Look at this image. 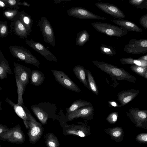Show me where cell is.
<instances>
[{
	"mask_svg": "<svg viewBox=\"0 0 147 147\" xmlns=\"http://www.w3.org/2000/svg\"><path fill=\"white\" fill-rule=\"evenodd\" d=\"M13 70L16 79H17L22 86L24 90L30 79L31 71L23 65L14 62Z\"/></svg>",
	"mask_w": 147,
	"mask_h": 147,
	"instance_id": "obj_10",
	"label": "cell"
},
{
	"mask_svg": "<svg viewBox=\"0 0 147 147\" xmlns=\"http://www.w3.org/2000/svg\"><path fill=\"white\" fill-rule=\"evenodd\" d=\"M19 19L30 34L33 23V20L31 16L24 11H20Z\"/></svg>",
	"mask_w": 147,
	"mask_h": 147,
	"instance_id": "obj_22",
	"label": "cell"
},
{
	"mask_svg": "<svg viewBox=\"0 0 147 147\" xmlns=\"http://www.w3.org/2000/svg\"><path fill=\"white\" fill-rule=\"evenodd\" d=\"M121 134V133L119 131H114L113 134V136L117 137L119 136Z\"/></svg>",
	"mask_w": 147,
	"mask_h": 147,
	"instance_id": "obj_41",
	"label": "cell"
},
{
	"mask_svg": "<svg viewBox=\"0 0 147 147\" xmlns=\"http://www.w3.org/2000/svg\"><path fill=\"white\" fill-rule=\"evenodd\" d=\"M138 59L147 61V55H145L139 57Z\"/></svg>",
	"mask_w": 147,
	"mask_h": 147,
	"instance_id": "obj_42",
	"label": "cell"
},
{
	"mask_svg": "<svg viewBox=\"0 0 147 147\" xmlns=\"http://www.w3.org/2000/svg\"><path fill=\"white\" fill-rule=\"evenodd\" d=\"M45 77L43 73L41 71L37 70L31 71L30 82L33 85L39 86L44 82Z\"/></svg>",
	"mask_w": 147,
	"mask_h": 147,
	"instance_id": "obj_23",
	"label": "cell"
},
{
	"mask_svg": "<svg viewBox=\"0 0 147 147\" xmlns=\"http://www.w3.org/2000/svg\"><path fill=\"white\" fill-rule=\"evenodd\" d=\"M20 5H23L24 6L29 7L30 6V4L28 3L27 2L23 1V2H20Z\"/></svg>",
	"mask_w": 147,
	"mask_h": 147,
	"instance_id": "obj_40",
	"label": "cell"
},
{
	"mask_svg": "<svg viewBox=\"0 0 147 147\" xmlns=\"http://www.w3.org/2000/svg\"><path fill=\"white\" fill-rule=\"evenodd\" d=\"M12 74L8 62L2 53L0 47V78L1 80L6 78L8 74Z\"/></svg>",
	"mask_w": 147,
	"mask_h": 147,
	"instance_id": "obj_20",
	"label": "cell"
},
{
	"mask_svg": "<svg viewBox=\"0 0 147 147\" xmlns=\"http://www.w3.org/2000/svg\"><path fill=\"white\" fill-rule=\"evenodd\" d=\"M9 49L14 58L37 67L40 65L39 60L26 48L19 46L10 45Z\"/></svg>",
	"mask_w": 147,
	"mask_h": 147,
	"instance_id": "obj_3",
	"label": "cell"
},
{
	"mask_svg": "<svg viewBox=\"0 0 147 147\" xmlns=\"http://www.w3.org/2000/svg\"><path fill=\"white\" fill-rule=\"evenodd\" d=\"M99 48L102 53L107 55L112 56L115 55L116 53L115 49L110 46L101 44Z\"/></svg>",
	"mask_w": 147,
	"mask_h": 147,
	"instance_id": "obj_30",
	"label": "cell"
},
{
	"mask_svg": "<svg viewBox=\"0 0 147 147\" xmlns=\"http://www.w3.org/2000/svg\"><path fill=\"white\" fill-rule=\"evenodd\" d=\"M93 64L101 71L109 74L113 80H126L136 83L137 79L134 76L122 68L108 63L103 61L94 60Z\"/></svg>",
	"mask_w": 147,
	"mask_h": 147,
	"instance_id": "obj_1",
	"label": "cell"
},
{
	"mask_svg": "<svg viewBox=\"0 0 147 147\" xmlns=\"http://www.w3.org/2000/svg\"><path fill=\"white\" fill-rule=\"evenodd\" d=\"M9 32L7 21H1L0 20V37L3 38L6 37Z\"/></svg>",
	"mask_w": 147,
	"mask_h": 147,
	"instance_id": "obj_34",
	"label": "cell"
},
{
	"mask_svg": "<svg viewBox=\"0 0 147 147\" xmlns=\"http://www.w3.org/2000/svg\"><path fill=\"white\" fill-rule=\"evenodd\" d=\"M38 25L42 33L44 41L54 47L55 43L54 32L48 19L45 16L42 17L38 22Z\"/></svg>",
	"mask_w": 147,
	"mask_h": 147,
	"instance_id": "obj_7",
	"label": "cell"
},
{
	"mask_svg": "<svg viewBox=\"0 0 147 147\" xmlns=\"http://www.w3.org/2000/svg\"><path fill=\"white\" fill-rule=\"evenodd\" d=\"M130 68L133 71L142 77H144L147 71V66L142 67L133 65L130 67Z\"/></svg>",
	"mask_w": 147,
	"mask_h": 147,
	"instance_id": "obj_35",
	"label": "cell"
},
{
	"mask_svg": "<svg viewBox=\"0 0 147 147\" xmlns=\"http://www.w3.org/2000/svg\"><path fill=\"white\" fill-rule=\"evenodd\" d=\"M5 4V7L11 9H18L20 5V0H2Z\"/></svg>",
	"mask_w": 147,
	"mask_h": 147,
	"instance_id": "obj_33",
	"label": "cell"
},
{
	"mask_svg": "<svg viewBox=\"0 0 147 147\" xmlns=\"http://www.w3.org/2000/svg\"><path fill=\"white\" fill-rule=\"evenodd\" d=\"M142 138V140L145 141H147V135H143Z\"/></svg>",
	"mask_w": 147,
	"mask_h": 147,
	"instance_id": "obj_45",
	"label": "cell"
},
{
	"mask_svg": "<svg viewBox=\"0 0 147 147\" xmlns=\"http://www.w3.org/2000/svg\"><path fill=\"white\" fill-rule=\"evenodd\" d=\"M67 13L70 16L79 19L105 20V18L97 15L82 7H72L67 10Z\"/></svg>",
	"mask_w": 147,
	"mask_h": 147,
	"instance_id": "obj_11",
	"label": "cell"
},
{
	"mask_svg": "<svg viewBox=\"0 0 147 147\" xmlns=\"http://www.w3.org/2000/svg\"><path fill=\"white\" fill-rule=\"evenodd\" d=\"M28 114L29 120L28 121L29 129L27 134L30 143L34 144L41 138L44 132V129L41 123L35 120L29 111Z\"/></svg>",
	"mask_w": 147,
	"mask_h": 147,
	"instance_id": "obj_6",
	"label": "cell"
},
{
	"mask_svg": "<svg viewBox=\"0 0 147 147\" xmlns=\"http://www.w3.org/2000/svg\"><path fill=\"white\" fill-rule=\"evenodd\" d=\"M24 124L26 127V128L28 129H29V127L28 124V121L23 120Z\"/></svg>",
	"mask_w": 147,
	"mask_h": 147,
	"instance_id": "obj_43",
	"label": "cell"
},
{
	"mask_svg": "<svg viewBox=\"0 0 147 147\" xmlns=\"http://www.w3.org/2000/svg\"><path fill=\"white\" fill-rule=\"evenodd\" d=\"M5 101L13 108L16 114L23 120L27 121L29 120V118L28 114L29 111L24 105L21 106L17 104H15L7 98H5Z\"/></svg>",
	"mask_w": 147,
	"mask_h": 147,
	"instance_id": "obj_19",
	"label": "cell"
},
{
	"mask_svg": "<svg viewBox=\"0 0 147 147\" xmlns=\"http://www.w3.org/2000/svg\"><path fill=\"white\" fill-rule=\"evenodd\" d=\"M111 22L119 27L125 29L127 31L141 32L143 30L137 25L131 21L124 19L111 20Z\"/></svg>",
	"mask_w": 147,
	"mask_h": 147,
	"instance_id": "obj_17",
	"label": "cell"
},
{
	"mask_svg": "<svg viewBox=\"0 0 147 147\" xmlns=\"http://www.w3.org/2000/svg\"><path fill=\"white\" fill-rule=\"evenodd\" d=\"M95 5L103 11L118 19H122L125 17L123 12L114 4L109 3L98 2L95 3Z\"/></svg>",
	"mask_w": 147,
	"mask_h": 147,
	"instance_id": "obj_13",
	"label": "cell"
},
{
	"mask_svg": "<svg viewBox=\"0 0 147 147\" xmlns=\"http://www.w3.org/2000/svg\"><path fill=\"white\" fill-rule=\"evenodd\" d=\"M1 147V144H0V147Z\"/></svg>",
	"mask_w": 147,
	"mask_h": 147,
	"instance_id": "obj_49",
	"label": "cell"
},
{
	"mask_svg": "<svg viewBox=\"0 0 147 147\" xmlns=\"http://www.w3.org/2000/svg\"><path fill=\"white\" fill-rule=\"evenodd\" d=\"M25 41L27 45L47 60L50 61L57 62V59L55 55L41 43L34 41L32 39L26 40Z\"/></svg>",
	"mask_w": 147,
	"mask_h": 147,
	"instance_id": "obj_12",
	"label": "cell"
},
{
	"mask_svg": "<svg viewBox=\"0 0 147 147\" xmlns=\"http://www.w3.org/2000/svg\"><path fill=\"white\" fill-rule=\"evenodd\" d=\"M118 113L117 112H114L110 113L108 117L109 118H111L113 122L117 121V118Z\"/></svg>",
	"mask_w": 147,
	"mask_h": 147,
	"instance_id": "obj_37",
	"label": "cell"
},
{
	"mask_svg": "<svg viewBox=\"0 0 147 147\" xmlns=\"http://www.w3.org/2000/svg\"><path fill=\"white\" fill-rule=\"evenodd\" d=\"M45 143L47 147H59L60 143L57 138L53 133H48L45 135Z\"/></svg>",
	"mask_w": 147,
	"mask_h": 147,
	"instance_id": "obj_25",
	"label": "cell"
},
{
	"mask_svg": "<svg viewBox=\"0 0 147 147\" xmlns=\"http://www.w3.org/2000/svg\"><path fill=\"white\" fill-rule=\"evenodd\" d=\"M2 90V89L1 87V86H0V91L1 90Z\"/></svg>",
	"mask_w": 147,
	"mask_h": 147,
	"instance_id": "obj_48",
	"label": "cell"
},
{
	"mask_svg": "<svg viewBox=\"0 0 147 147\" xmlns=\"http://www.w3.org/2000/svg\"><path fill=\"white\" fill-rule=\"evenodd\" d=\"M10 30L21 38L25 39L30 35L19 19L11 22Z\"/></svg>",
	"mask_w": 147,
	"mask_h": 147,
	"instance_id": "obj_16",
	"label": "cell"
},
{
	"mask_svg": "<svg viewBox=\"0 0 147 147\" xmlns=\"http://www.w3.org/2000/svg\"><path fill=\"white\" fill-rule=\"evenodd\" d=\"M20 13L18 9H8L4 10L3 14L7 19L13 22L19 19Z\"/></svg>",
	"mask_w": 147,
	"mask_h": 147,
	"instance_id": "obj_28",
	"label": "cell"
},
{
	"mask_svg": "<svg viewBox=\"0 0 147 147\" xmlns=\"http://www.w3.org/2000/svg\"><path fill=\"white\" fill-rule=\"evenodd\" d=\"M86 69L80 65L76 66L73 69L74 72L78 80L87 89L90 90L87 79L86 78Z\"/></svg>",
	"mask_w": 147,
	"mask_h": 147,
	"instance_id": "obj_21",
	"label": "cell"
},
{
	"mask_svg": "<svg viewBox=\"0 0 147 147\" xmlns=\"http://www.w3.org/2000/svg\"><path fill=\"white\" fill-rule=\"evenodd\" d=\"M108 103L109 106L110 107H122L121 105H119L118 103L113 100L109 101Z\"/></svg>",
	"mask_w": 147,
	"mask_h": 147,
	"instance_id": "obj_39",
	"label": "cell"
},
{
	"mask_svg": "<svg viewBox=\"0 0 147 147\" xmlns=\"http://www.w3.org/2000/svg\"><path fill=\"white\" fill-rule=\"evenodd\" d=\"M124 51L128 54H144L147 52V39H132L126 44Z\"/></svg>",
	"mask_w": 147,
	"mask_h": 147,
	"instance_id": "obj_9",
	"label": "cell"
},
{
	"mask_svg": "<svg viewBox=\"0 0 147 147\" xmlns=\"http://www.w3.org/2000/svg\"><path fill=\"white\" fill-rule=\"evenodd\" d=\"M10 129L6 125L0 124V134L8 131Z\"/></svg>",
	"mask_w": 147,
	"mask_h": 147,
	"instance_id": "obj_38",
	"label": "cell"
},
{
	"mask_svg": "<svg viewBox=\"0 0 147 147\" xmlns=\"http://www.w3.org/2000/svg\"><path fill=\"white\" fill-rule=\"evenodd\" d=\"M129 3L131 5L141 9H147V0H129Z\"/></svg>",
	"mask_w": 147,
	"mask_h": 147,
	"instance_id": "obj_32",
	"label": "cell"
},
{
	"mask_svg": "<svg viewBox=\"0 0 147 147\" xmlns=\"http://www.w3.org/2000/svg\"><path fill=\"white\" fill-rule=\"evenodd\" d=\"M25 138L21 127L18 125L0 134V140L13 144L23 143L25 141Z\"/></svg>",
	"mask_w": 147,
	"mask_h": 147,
	"instance_id": "obj_5",
	"label": "cell"
},
{
	"mask_svg": "<svg viewBox=\"0 0 147 147\" xmlns=\"http://www.w3.org/2000/svg\"><path fill=\"white\" fill-rule=\"evenodd\" d=\"M16 79L18 94L17 104L19 105L22 106L24 105V103L22 96L24 90L22 86L19 81L17 79Z\"/></svg>",
	"mask_w": 147,
	"mask_h": 147,
	"instance_id": "obj_31",
	"label": "cell"
},
{
	"mask_svg": "<svg viewBox=\"0 0 147 147\" xmlns=\"http://www.w3.org/2000/svg\"><path fill=\"white\" fill-rule=\"evenodd\" d=\"M91 24L98 31L109 36L120 37L127 34V31L125 29L109 23L94 22Z\"/></svg>",
	"mask_w": 147,
	"mask_h": 147,
	"instance_id": "obj_4",
	"label": "cell"
},
{
	"mask_svg": "<svg viewBox=\"0 0 147 147\" xmlns=\"http://www.w3.org/2000/svg\"><path fill=\"white\" fill-rule=\"evenodd\" d=\"M31 108L36 116L44 125L47 123L50 114H55L57 107L55 104L41 102L32 106Z\"/></svg>",
	"mask_w": 147,
	"mask_h": 147,
	"instance_id": "obj_2",
	"label": "cell"
},
{
	"mask_svg": "<svg viewBox=\"0 0 147 147\" xmlns=\"http://www.w3.org/2000/svg\"><path fill=\"white\" fill-rule=\"evenodd\" d=\"M120 61L123 65H135L142 67L147 66V61L139 59H134L131 57L121 58Z\"/></svg>",
	"mask_w": 147,
	"mask_h": 147,
	"instance_id": "obj_27",
	"label": "cell"
},
{
	"mask_svg": "<svg viewBox=\"0 0 147 147\" xmlns=\"http://www.w3.org/2000/svg\"><path fill=\"white\" fill-rule=\"evenodd\" d=\"M63 133L65 135H76L81 137L85 136L83 128L81 126L75 124L66 125L63 127Z\"/></svg>",
	"mask_w": 147,
	"mask_h": 147,
	"instance_id": "obj_18",
	"label": "cell"
},
{
	"mask_svg": "<svg viewBox=\"0 0 147 147\" xmlns=\"http://www.w3.org/2000/svg\"><path fill=\"white\" fill-rule=\"evenodd\" d=\"M94 108L92 105L86 106L67 115L69 121H72L79 117L86 118L94 114Z\"/></svg>",
	"mask_w": 147,
	"mask_h": 147,
	"instance_id": "obj_15",
	"label": "cell"
},
{
	"mask_svg": "<svg viewBox=\"0 0 147 147\" xmlns=\"http://www.w3.org/2000/svg\"><path fill=\"white\" fill-rule=\"evenodd\" d=\"M51 71L55 80L65 88L77 93L81 92L80 88L64 72L55 69Z\"/></svg>",
	"mask_w": 147,
	"mask_h": 147,
	"instance_id": "obj_8",
	"label": "cell"
},
{
	"mask_svg": "<svg viewBox=\"0 0 147 147\" xmlns=\"http://www.w3.org/2000/svg\"><path fill=\"white\" fill-rule=\"evenodd\" d=\"M92 105L90 102L81 99L76 100L74 101L69 107L66 109L67 115L83 107Z\"/></svg>",
	"mask_w": 147,
	"mask_h": 147,
	"instance_id": "obj_24",
	"label": "cell"
},
{
	"mask_svg": "<svg viewBox=\"0 0 147 147\" xmlns=\"http://www.w3.org/2000/svg\"><path fill=\"white\" fill-rule=\"evenodd\" d=\"M89 34L86 30H81L77 34L76 45L83 46L89 40Z\"/></svg>",
	"mask_w": 147,
	"mask_h": 147,
	"instance_id": "obj_26",
	"label": "cell"
},
{
	"mask_svg": "<svg viewBox=\"0 0 147 147\" xmlns=\"http://www.w3.org/2000/svg\"><path fill=\"white\" fill-rule=\"evenodd\" d=\"M2 105V102L0 101V110H2V108L1 107V105Z\"/></svg>",
	"mask_w": 147,
	"mask_h": 147,
	"instance_id": "obj_47",
	"label": "cell"
},
{
	"mask_svg": "<svg viewBox=\"0 0 147 147\" xmlns=\"http://www.w3.org/2000/svg\"><path fill=\"white\" fill-rule=\"evenodd\" d=\"M140 24L144 28L147 29V14L142 16L140 18Z\"/></svg>",
	"mask_w": 147,
	"mask_h": 147,
	"instance_id": "obj_36",
	"label": "cell"
},
{
	"mask_svg": "<svg viewBox=\"0 0 147 147\" xmlns=\"http://www.w3.org/2000/svg\"><path fill=\"white\" fill-rule=\"evenodd\" d=\"M70 0H53L54 1L55 3H60L61 1H69Z\"/></svg>",
	"mask_w": 147,
	"mask_h": 147,
	"instance_id": "obj_44",
	"label": "cell"
},
{
	"mask_svg": "<svg viewBox=\"0 0 147 147\" xmlns=\"http://www.w3.org/2000/svg\"><path fill=\"white\" fill-rule=\"evenodd\" d=\"M86 74L90 90L96 95H98L99 90L93 76L89 70L86 69Z\"/></svg>",
	"mask_w": 147,
	"mask_h": 147,
	"instance_id": "obj_29",
	"label": "cell"
},
{
	"mask_svg": "<svg viewBox=\"0 0 147 147\" xmlns=\"http://www.w3.org/2000/svg\"><path fill=\"white\" fill-rule=\"evenodd\" d=\"M144 77L146 79H147V71L145 73Z\"/></svg>",
	"mask_w": 147,
	"mask_h": 147,
	"instance_id": "obj_46",
	"label": "cell"
},
{
	"mask_svg": "<svg viewBox=\"0 0 147 147\" xmlns=\"http://www.w3.org/2000/svg\"></svg>",
	"mask_w": 147,
	"mask_h": 147,
	"instance_id": "obj_50",
	"label": "cell"
},
{
	"mask_svg": "<svg viewBox=\"0 0 147 147\" xmlns=\"http://www.w3.org/2000/svg\"><path fill=\"white\" fill-rule=\"evenodd\" d=\"M139 90L132 89L122 90L117 94V100L121 106H123L133 100L138 95Z\"/></svg>",
	"mask_w": 147,
	"mask_h": 147,
	"instance_id": "obj_14",
	"label": "cell"
}]
</instances>
